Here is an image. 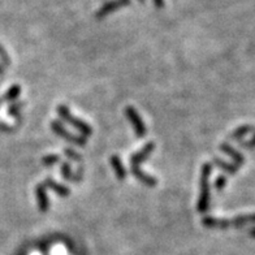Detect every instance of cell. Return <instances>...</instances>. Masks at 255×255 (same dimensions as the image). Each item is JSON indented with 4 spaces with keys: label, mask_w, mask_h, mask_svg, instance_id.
<instances>
[{
    "label": "cell",
    "mask_w": 255,
    "mask_h": 255,
    "mask_svg": "<svg viewBox=\"0 0 255 255\" xmlns=\"http://www.w3.org/2000/svg\"><path fill=\"white\" fill-rule=\"evenodd\" d=\"M155 150V142H148L144 147H142L139 151H137L135 154H133L130 156V171L133 173L138 181L143 182L144 185H147L148 188H154L158 184V180L152 176L144 173L143 171L139 169V164L142 161H144L146 159L151 155V152Z\"/></svg>",
    "instance_id": "cell-1"
},
{
    "label": "cell",
    "mask_w": 255,
    "mask_h": 255,
    "mask_svg": "<svg viewBox=\"0 0 255 255\" xmlns=\"http://www.w3.org/2000/svg\"><path fill=\"white\" fill-rule=\"evenodd\" d=\"M255 224V214L249 215H241L232 220H224V219H216L212 216H206L202 219V224L212 229H228L229 227H242L246 224Z\"/></svg>",
    "instance_id": "cell-2"
},
{
    "label": "cell",
    "mask_w": 255,
    "mask_h": 255,
    "mask_svg": "<svg viewBox=\"0 0 255 255\" xmlns=\"http://www.w3.org/2000/svg\"><path fill=\"white\" fill-rule=\"evenodd\" d=\"M211 163H205L202 167L201 193H199V199L197 203V210L202 214L207 212L210 208V175H211Z\"/></svg>",
    "instance_id": "cell-3"
},
{
    "label": "cell",
    "mask_w": 255,
    "mask_h": 255,
    "mask_svg": "<svg viewBox=\"0 0 255 255\" xmlns=\"http://www.w3.org/2000/svg\"><path fill=\"white\" fill-rule=\"evenodd\" d=\"M56 111H57V115H59V116H60V118L63 119L65 123H68V124H71L72 127L76 128V129H77V130H80L84 135H86V137H90V135L93 134V129H91L90 125L86 124L85 121L80 120V119L74 118L67 106L61 104V106H59V107L56 108Z\"/></svg>",
    "instance_id": "cell-4"
},
{
    "label": "cell",
    "mask_w": 255,
    "mask_h": 255,
    "mask_svg": "<svg viewBox=\"0 0 255 255\" xmlns=\"http://www.w3.org/2000/svg\"><path fill=\"white\" fill-rule=\"evenodd\" d=\"M51 129H52L54 133H56L57 135H60L61 138H64L65 141L77 144V146H81V147L86 146V139H85V138L80 137V135L72 134V133H69L68 130H65L63 125H61L59 121H52V123H51Z\"/></svg>",
    "instance_id": "cell-5"
},
{
    "label": "cell",
    "mask_w": 255,
    "mask_h": 255,
    "mask_svg": "<svg viewBox=\"0 0 255 255\" xmlns=\"http://www.w3.org/2000/svg\"><path fill=\"white\" fill-rule=\"evenodd\" d=\"M130 3H131V0H110V1L103 4V5L98 9L95 17H97L98 20H101V18H103V17L108 16V14H111L114 13V12H116V10H119L120 8L130 5Z\"/></svg>",
    "instance_id": "cell-6"
},
{
    "label": "cell",
    "mask_w": 255,
    "mask_h": 255,
    "mask_svg": "<svg viewBox=\"0 0 255 255\" xmlns=\"http://www.w3.org/2000/svg\"><path fill=\"white\" fill-rule=\"evenodd\" d=\"M125 115H127V118L129 119V121H130L133 128H134V131L135 134H137V137L143 138L144 135H146V125H144L141 116L138 115V112L135 111L131 106H129V107L125 108Z\"/></svg>",
    "instance_id": "cell-7"
},
{
    "label": "cell",
    "mask_w": 255,
    "mask_h": 255,
    "mask_svg": "<svg viewBox=\"0 0 255 255\" xmlns=\"http://www.w3.org/2000/svg\"><path fill=\"white\" fill-rule=\"evenodd\" d=\"M35 197H37L38 207H39L40 211L47 212L48 208H50V199H48L46 188L43 186V184L37 185V188H35Z\"/></svg>",
    "instance_id": "cell-8"
},
{
    "label": "cell",
    "mask_w": 255,
    "mask_h": 255,
    "mask_svg": "<svg viewBox=\"0 0 255 255\" xmlns=\"http://www.w3.org/2000/svg\"><path fill=\"white\" fill-rule=\"evenodd\" d=\"M220 150H222L223 152H225L228 156H231V158L235 160L236 165H237L239 168L241 167V165L245 164V158H244V155H241L237 150H235V148L232 147L231 144L222 143L220 144Z\"/></svg>",
    "instance_id": "cell-9"
},
{
    "label": "cell",
    "mask_w": 255,
    "mask_h": 255,
    "mask_svg": "<svg viewBox=\"0 0 255 255\" xmlns=\"http://www.w3.org/2000/svg\"><path fill=\"white\" fill-rule=\"evenodd\" d=\"M43 186L44 188H48L51 190H54L56 194H59L60 197H69L71 195V189H68L67 186H64V185L59 184V182L54 181L52 178H47L46 181L43 182Z\"/></svg>",
    "instance_id": "cell-10"
},
{
    "label": "cell",
    "mask_w": 255,
    "mask_h": 255,
    "mask_svg": "<svg viewBox=\"0 0 255 255\" xmlns=\"http://www.w3.org/2000/svg\"><path fill=\"white\" fill-rule=\"evenodd\" d=\"M61 175L65 180L68 181H74V182H78L82 180V169H78L77 173H73L72 172V168L69 163H63L61 164Z\"/></svg>",
    "instance_id": "cell-11"
},
{
    "label": "cell",
    "mask_w": 255,
    "mask_h": 255,
    "mask_svg": "<svg viewBox=\"0 0 255 255\" xmlns=\"http://www.w3.org/2000/svg\"><path fill=\"white\" fill-rule=\"evenodd\" d=\"M110 161H111V165L112 168H114L116 177H118L119 180H125V177H127V171H125L124 165H123V161L119 158V155H114Z\"/></svg>",
    "instance_id": "cell-12"
},
{
    "label": "cell",
    "mask_w": 255,
    "mask_h": 255,
    "mask_svg": "<svg viewBox=\"0 0 255 255\" xmlns=\"http://www.w3.org/2000/svg\"><path fill=\"white\" fill-rule=\"evenodd\" d=\"M212 163H214L218 168H220V169L225 171L227 173H229V175H233V173H236V172L239 171V167H237V165L229 164V163H227V161L222 160V159L219 158L212 159Z\"/></svg>",
    "instance_id": "cell-13"
},
{
    "label": "cell",
    "mask_w": 255,
    "mask_h": 255,
    "mask_svg": "<svg viewBox=\"0 0 255 255\" xmlns=\"http://www.w3.org/2000/svg\"><path fill=\"white\" fill-rule=\"evenodd\" d=\"M253 131H255V128L253 125H244V127H240L239 129H236L231 134V138L232 139H241V138L250 134Z\"/></svg>",
    "instance_id": "cell-14"
},
{
    "label": "cell",
    "mask_w": 255,
    "mask_h": 255,
    "mask_svg": "<svg viewBox=\"0 0 255 255\" xmlns=\"http://www.w3.org/2000/svg\"><path fill=\"white\" fill-rule=\"evenodd\" d=\"M20 93H21L20 86H18V85H13V86H12V88H10L7 93H5V95H4V98H3V101H7V102L16 101L17 98L20 97Z\"/></svg>",
    "instance_id": "cell-15"
},
{
    "label": "cell",
    "mask_w": 255,
    "mask_h": 255,
    "mask_svg": "<svg viewBox=\"0 0 255 255\" xmlns=\"http://www.w3.org/2000/svg\"><path fill=\"white\" fill-rule=\"evenodd\" d=\"M57 161H60L59 155H46L44 158H42V164L46 165V167H52Z\"/></svg>",
    "instance_id": "cell-16"
},
{
    "label": "cell",
    "mask_w": 255,
    "mask_h": 255,
    "mask_svg": "<svg viewBox=\"0 0 255 255\" xmlns=\"http://www.w3.org/2000/svg\"><path fill=\"white\" fill-rule=\"evenodd\" d=\"M22 107H24V103H22V102H18V103L10 104L9 108H8V112H9L10 116H13V118H18V116H20L21 108H22Z\"/></svg>",
    "instance_id": "cell-17"
},
{
    "label": "cell",
    "mask_w": 255,
    "mask_h": 255,
    "mask_svg": "<svg viewBox=\"0 0 255 255\" xmlns=\"http://www.w3.org/2000/svg\"><path fill=\"white\" fill-rule=\"evenodd\" d=\"M225 185H227V177L224 175H220L216 177L215 180V188L216 190H223L225 188Z\"/></svg>",
    "instance_id": "cell-18"
},
{
    "label": "cell",
    "mask_w": 255,
    "mask_h": 255,
    "mask_svg": "<svg viewBox=\"0 0 255 255\" xmlns=\"http://www.w3.org/2000/svg\"><path fill=\"white\" fill-rule=\"evenodd\" d=\"M65 154H67V156L71 159V160L78 161V163H81V161H82L81 155H78L77 152L74 151V150H72V148H65Z\"/></svg>",
    "instance_id": "cell-19"
},
{
    "label": "cell",
    "mask_w": 255,
    "mask_h": 255,
    "mask_svg": "<svg viewBox=\"0 0 255 255\" xmlns=\"http://www.w3.org/2000/svg\"><path fill=\"white\" fill-rule=\"evenodd\" d=\"M0 59H1V61H3L5 65H10V57L8 56L7 51L4 50L1 46H0Z\"/></svg>",
    "instance_id": "cell-20"
},
{
    "label": "cell",
    "mask_w": 255,
    "mask_h": 255,
    "mask_svg": "<svg viewBox=\"0 0 255 255\" xmlns=\"http://www.w3.org/2000/svg\"><path fill=\"white\" fill-rule=\"evenodd\" d=\"M241 146L244 148H254L255 147V134L253 135V138L248 142H242Z\"/></svg>",
    "instance_id": "cell-21"
},
{
    "label": "cell",
    "mask_w": 255,
    "mask_h": 255,
    "mask_svg": "<svg viewBox=\"0 0 255 255\" xmlns=\"http://www.w3.org/2000/svg\"><path fill=\"white\" fill-rule=\"evenodd\" d=\"M152 3H154V5L156 8H158V9H161V8H164V5H165L164 0H152Z\"/></svg>",
    "instance_id": "cell-22"
},
{
    "label": "cell",
    "mask_w": 255,
    "mask_h": 255,
    "mask_svg": "<svg viewBox=\"0 0 255 255\" xmlns=\"http://www.w3.org/2000/svg\"><path fill=\"white\" fill-rule=\"evenodd\" d=\"M249 233H250V235H252L253 237H254V239H255V228L250 229V231H249Z\"/></svg>",
    "instance_id": "cell-23"
},
{
    "label": "cell",
    "mask_w": 255,
    "mask_h": 255,
    "mask_svg": "<svg viewBox=\"0 0 255 255\" xmlns=\"http://www.w3.org/2000/svg\"><path fill=\"white\" fill-rule=\"evenodd\" d=\"M1 74H4V69L1 67H0V76H1Z\"/></svg>",
    "instance_id": "cell-24"
},
{
    "label": "cell",
    "mask_w": 255,
    "mask_h": 255,
    "mask_svg": "<svg viewBox=\"0 0 255 255\" xmlns=\"http://www.w3.org/2000/svg\"><path fill=\"white\" fill-rule=\"evenodd\" d=\"M138 1H139V3H144L146 0H138Z\"/></svg>",
    "instance_id": "cell-25"
}]
</instances>
